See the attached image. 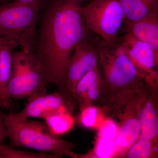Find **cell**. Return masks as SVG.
<instances>
[{
	"mask_svg": "<svg viewBox=\"0 0 158 158\" xmlns=\"http://www.w3.org/2000/svg\"><path fill=\"white\" fill-rule=\"evenodd\" d=\"M87 0H49L37 31L33 53L39 61L46 87L52 84L76 104L69 90L65 68L76 46L93 33L86 27L80 8Z\"/></svg>",
	"mask_w": 158,
	"mask_h": 158,
	"instance_id": "1",
	"label": "cell"
},
{
	"mask_svg": "<svg viewBox=\"0 0 158 158\" xmlns=\"http://www.w3.org/2000/svg\"><path fill=\"white\" fill-rule=\"evenodd\" d=\"M90 42L97 59V69L103 84L107 116L113 119L126 105L150 86L138 73L119 41L110 43L92 35Z\"/></svg>",
	"mask_w": 158,
	"mask_h": 158,
	"instance_id": "2",
	"label": "cell"
},
{
	"mask_svg": "<svg viewBox=\"0 0 158 158\" xmlns=\"http://www.w3.org/2000/svg\"><path fill=\"white\" fill-rule=\"evenodd\" d=\"M7 131L8 145L12 147H24L51 154L56 158L68 156L76 145L54 135L45 122L34 121L19 118L16 113L2 115Z\"/></svg>",
	"mask_w": 158,
	"mask_h": 158,
	"instance_id": "3",
	"label": "cell"
},
{
	"mask_svg": "<svg viewBox=\"0 0 158 158\" xmlns=\"http://www.w3.org/2000/svg\"><path fill=\"white\" fill-rule=\"evenodd\" d=\"M46 1L0 5V36L13 40L24 52L33 53L38 18Z\"/></svg>",
	"mask_w": 158,
	"mask_h": 158,
	"instance_id": "4",
	"label": "cell"
},
{
	"mask_svg": "<svg viewBox=\"0 0 158 158\" xmlns=\"http://www.w3.org/2000/svg\"><path fill=\"white\" fill-rule=\"evenodd\" d=\"M80 12L91 33L106 42H118L124 21L118 0H92L80 8Z\"/></svg>",
	"mask_w": 158,
	"mask_h": 158,
	"instance_id": "5",
	"label": "cell"
},
{
	"mask_svg": "<svg viewBox=\"0 0 158 158\" xmlns=\"http://www.w3.org/2000/svg\"><path fill=\"white\" fill-rule=\"evenodd\" d=\"M118 41L147 85L158 88V56L152 48L129 32Z\"/></svg>",
	"mask_w": 158,
	"mask_h": 158,
	"instance_id": "6",
	"label": "cell"
},
{
	"mask_svg": "<svg viewBox=\"0 0 158 158\" xmlns=\"http://www.w3.org/2000/svg\"><path fill=\"white\" fill-rule=\"evenodd\" d=\"M147 92L131 101L125 107L116 120L118 121L116 142L117 158H123L125 154L139 138L141 134L138 115L139 109Z\"/></svg>",
	"mask_w": 158,
	"mask_h": 158,
	"instance_id": "7",
	"label": "cell"
},
{
	"mask_svg": "<svg viewBox=\"0 0 158 158\" xmlns=\"http://www.w3.org/2000/svg\"><path fill=\"white\" fill-rule=\"evenodd\" d=\"M91 36L76 46L66 64V84L72 96L79 81L90 71L97 68L96 54L90 42Z\"/></svg>",
	"mask_w": 158,
	"mask_h": 158,
	"instance_id": "8",
	"label": "cell"
},
{
	"mask_svg": "<svg viewBox=\"0 0 158 158\" xmlns=\"http://www.w3.org/2000/svg\"><path fill=\"white\" fill-rule=\"evenodd\" d=\"M77 106L59 91L49 94L46 92L28 97L23 109L16 114L23 119L29 117L44 119L48 115L58 111L72 113Z\"/></svg>",
	"mask_w": 158,
	"mask_h": 158,
	"instance_id": "9",
	"label": "cell"
},
{
	"mask_svg": "<svg viewBox=\"0 0 158 158\" xmlns=\"http://www.w3.org/2000/svg\"><path fill=\"white\" fill-rule=\"evenodd\" d=\"M73 96L80 110L94 106L106 111V93L97 68L90 71L79 81Z\"/></svg>",
	"mask_w": 158,
	"mask_h": 158,
	"instance_id": "10",
	"label": "cell"
},
{
	"mask_svg": "<svg viewBox=\"0 0 158 158\" xmlns=\"http://www.w3.org/2000/svg\"><path fill=\"white\" fill-rule=\"evenodd\" d=\"M158 88H150L139 109L141 135L158 142Z\"/></svg>",
	"mask_w": 158,
	"mask_h": 158,
	"instance_id": "11",
	"label": "cell"
},
{
	"mask_svg": "<svg viewBox=\"0 0 158 158\" xmlns=\"http://www.w3.org/2000/svg\"><path fill=\"white\" fill-rule=\"evenodd\" d=\"M18 46L13 40L0 36V106L8 110L11 103L7 86L11 75L12 53Z\"/></svg>",
	"mask_w": 158,
	"mask_h": 158,
	"instance_id": "12",
	"label": "cell"
},
{
	"mask_svg": "<svg viewBox=\"0 0 158 158\" xmlns=\"http://www.w3.org/2000/svg\"><path fill=\"white\" fill-rule=\"evenodd\" d=\"M149 44L158 56V7L141 19L122 29Z\"/></svg>",
	"mask_w": 158,
	"mask_h": 158,
	"instance_id": "13",
	"label": "cell"
},
{
	"mask_svg": "<svg viewBox=\"0 0 158 158\" xmlns=\"http://www.w3.org/2000/svg\"><path fill=\"white\" fill-rule=\"evenodd\" d=\"M22 52L23 78L27 97L47 92L42 70L38 59L33 53Z\"/></svg>",
	"mask_w": 158,
	"mask_h": 158,
	"instance_id": "14",
	"label": "cell"
},
{
	"mask_svg": "<svg viewBox=\"0 0 158 158\" xmlns=\"http://www.w3.org/2000/svg\"><path fill=\"white\" fill-rule=\"evenodd\" d=\"M124 14L121 29L141 19L158 7V0H118Z\"/></svg>",
	"mask_w": 158,
	"mask_h": 158,
	"instance_id": "15",
	"label": "cell"
},
{
	"mask_svg": "<svg viewBox=\"0 0 158 158\" xmlns=\"http://www.w3.org/2000/svg\"><path fill=\"white\" fill-rule=\"evenodd\" d=\"M7 89L11 99L18 101L27 97L23 78L22 51L12 53V67Z\"/></svg>",
	"mask_w": 158,
	"mask_h": 158,
	"instance_id": "16",
	"label": "cell"
},
{
	"mask_svg": "<svg viewBox=\"0 0 158 158\" xmlns=\"http://www.w3.org/2000/svg\"><path fill=\"white\" fill-rule=\"evenodd\" d=\"M43 119L52 133L60 136L73 129L76 122L71 112L67 111L52 113Z\"/></svg>",
	"mask_w": 158,
	"mask_h": 158,
	"instance_id": "17",
	"label": "cell"
},
{
	"mask_svg": "<svg viewBox=\"0 0 158 158\" xmlns=\"http://www.w3.org/2000/svg\"><path fill=\"white\" fill-rule=\"evenodd\" d=\"M158 142L140 135L138 140L127 150L123 158H158Z\"/></svg>",
	"mask_w": 158,
	"mask_h": 158,
	"instance_id": "18",
	"label": "cell"
},
{
	"mask_svg": "<svg viewBox=\"0 0 158 158\" xmlns=\"http://www.w3.org/2000/svg\"><path fill=\"white\" fill-rule=\"evenodd\" d=\"M105 110L94 106L87 107L80 110L75 122L86 128H93L100 126L106 117Z\"/></svg>",
	"mask_w": 158,
	"mask_h": 158,
	"instance_id": "19",
	"label": "cell"
},
{
	"mask_svg": "<svg viewBox=\"0 0 158 158\" xmlns=\"http://www.w3.org/2000/svg\"><path fill=\"white\" fill-rule=\"evenodd\" d=\"M9 145L2 144L0 147V158H56L47 153H32L15 149Z\"/></svg>",
	"mask_w": 158,
	"mask_h": 158,
	"instance_id": "20",
	"label": "cell"
},
{
	"mask_svg": "<svg viewBox=\"0 0 158 158\" xmlns=\"http://www.w3.org/2000/svg\"><path fill=\"white\" fill-rule=\"evenodd\" d=\"M8 134L3 123L2 115L0 113V147L3 144V141L7 138Z\"/></svg>",
	"mask_w": 158,
	"mask_h": 158,
	"instance_id": "21",
	"label": "cell"
},
{
	"mask_svg": "<svg viewBox=\"0 0 158 158\" xmlns=\"http://www.w3.org/2000/svg\"><path fill=\"white\" fill-rule=\"evenodd\" d=\"M37 1H43V0H14L13 2L17 3H27Z\"/></svg>",
	"mask_w": 158,
	"mask_h": 158,
	"instance_id": "22",
	"label": "cell"
},
{
	"mask_svg": "<svg viewBox=\"0 0 158 158\" xmlns=\"http://www.w3.org/2000/svg\"><path fill=\"white\" fill-rule=\"evenodd\" d=\"M7 1H8V0H0V4H1V3L4 4V3L7 2Z\"/></svg>",
	"mask_w": 158,
	"mask_h": 158,
	"instance_id": "23",
	"label": "cell"
}]
</instances>
